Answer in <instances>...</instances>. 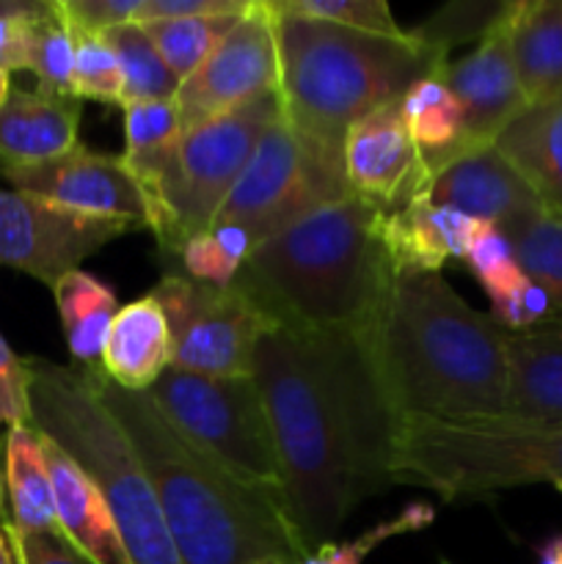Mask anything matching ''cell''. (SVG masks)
I'll return each instance as SVG.
<instances>
[{
	"label": "cell",
	"mask_w": 562,
	"mask_h": 564,
	"mask_svg": "<svg viewBox=\"0 0 562 564\" xmlns=\"http://www.w3.org/2000/svg\"><path fill=\"white\" fill-rule=\"evenodd\" d=\"M281 471V510L303 551L331 543L358 501L391 488L402 419L364 334L268 328L253 352Z\"/></svg>",
	"instance_id": "6da1fadb"
},
{
	"label": "cell",
	"mask_w": 562,
	"mask_h": 564,
	"mask_svg": "<svg viewBox=\"0 0 562 564\" xmlns=\"http://www.w3.org/2000/svg\"><path fill=\"white\" fill-rule=\"evenodd\" d=\"M86 372L147 468L182 564L303 562L306 551L279 496L246 485L204 455L158 411L147 391L121 389L99 367Z\"/></svg>",
	"instance_id": "7a4b0ae2"
},
{
	"label": "cell",
	"mask_w": 562,
	"mask_h": 564,
	"mask_svg": "<svg viewBox=\"0 0 562 564\" xmlns=\"http://www.w3.org/2000/svg\"><path fill=\"white\" fill-rule=\"evenodd\" d=\"M364 336L400 419L507 416L505 328L468 306L441 273L395 275L380 317Z\"/></svg>",
	"instance_id": "3957f363"
},
{
	"label": "cell",
	"mask_w": 562,
	"mask_h": 564,
	"mask_svg": "<svg viewBox=\"0 0 562 564\" xmlns=\"http://www.w3.org/2000/svg\"><path fill=\"white\" fill-rule=\"evenodd\" d=\"M391 281L380 209L347 196L253 248L231 284L270 325L317 336L372 328Z\"/></svg>",
	"instance_id": "277c9868"
},
{
	"label": "cell",
	"mask_w": 562,
	"mask_h": 564,
	"mask_svg": "<svg viewBox=\"0 0 562 564\" xmlns=\"http://www.w3.org/2000/svg\"><path fill=\"white\" fill-rule=\"evenodd\" d=\"M279 44V97L284 121L309 141L345 158L347 130L444 61L411 36H378L287 14L270 0Z\"/></svg>",
	"instance_id": "5b68a950"
},
{
	"label": "cell",
	"mask_w": 562,
	"mask_h": 564,
	"mask_svg": "<svg viewBox=\"0 0 562 564\" xmlns=\"http://www.w3.org/2000/svg\"><path fill=\"white\" fill-rule=\"evenodd\" d=\"M31 427L64 449L102 490L130 564H182L149 474L83 367L25 358Z\"/></svg>",
	"instance_id": "8992f818"
},
{
	"label": "cell",
	"mask_w": 562,
	"mask_h": 564,
	"mask_svg": "<svg viewBox=\"0 0 562 564\" xmlns=\"http://www.w3.org/2000/svg\"><path fill=\"white\" fill-rule=\"evenodd\" d=\"M389 474L391 485L430 488L444 501L521 485L562 488V424L402 419Z\"/></svg>",
	"instance_id": "52a82bcc"
},
{
	"label": "cell",
	"mask_w": 562,
	"mask_h": 564,
	"mask_svg": "<svg viewBox=\"0 0 562 564\" xmlns=\"http://www.w3.org/2000/svg\"><path fill=\"white\" fill-rule=\"evenodd\" d=\"M281 116L279 91H270L182 132L180 141L163 152L141 160L121 158L141 187L147 229H152L163 262L174 259L191 237L213 226L259 141Z\"/></svg>",
	"instance_id": "ba28073f"
},
{
	"label": "cell",
	"mask_w": 562,
	"mask_h": 564,
	"mask_svg": "<svg viewBox=\"0 0 562 564\" xmlns=\"http://www.w3.org/2000/svg\"><path fill=\"white\" fill-rule=\"evenodd\" d=\"M158 411L204 455L281 501V471L262 391L251 378H213L169 367L147 391Z\"/></svg>",
	"instance_id": "9c48e42d"
},
{
	"label": "cell",
	"mask_w": 562,
	"mask_h": 564,
	"mask_svg": "<svg viewBox=\"0 0 562 564\" xmlns=\"http://www.w3.org/2000/svg\"><path fill=\"white\" fill-rule=\"evenodd\" d=\"M353 196L345 158L292 130L281 116L259 141L209 229L237 231L253 248L312 215Z\"/></svg>",
	"instance_id": "30bf717a"
},
{
	"label": "cell",
	"mask_w": 562,
	"mask_h": 564,
	"mask_svg": "<svg viewBox=\"0 0 562 564\" xmlns=\"http://www.w3.org/2000/svg\"><path fill=\"white\" fill-rule=\"evenodd\" d=\"M149 295L169 323L171 367L213 378H251L253 352L273 325L235 284H204L163 268Z\"/></svg>",
	"instance_id": "8fae6325"
},
{
	"label": "cell",
	"mask_w": 562,
	"mask_h": 564,
	"mask_svg": "<svg viewBox=\"0 0 562 564\" xmlns=\"http://www.w3.org/2000/svg\"><path fill=\"white\" fill-rule=\"evenodd\" d=\"M141 226L88 215L20 191H0V268L20 270L53 290L83 259Z\"/></svg>",
	"instance_id": "7c38bea8"
},
{
	"label": "cell",
	"mask_w": 562,
	"mask_h": 564,
	"mask_svg": "<svg viewBox=\"0 0 562 564\" xmlns=\"http://www.w3.org/2000/svg\"><path fill=\"white\" fill-rule=\"evenodd\" d=\"M279 77L273 9L270 0H251L204 64L180 83L174 102L182 132L231 113L262 94L279 91Z\"/></svg>",
	"instance_id": "4fadbf2b"
},
{
	"label": "cell",
	"mask_w": 562,
	"mask_h": 564,
	"mask_svg": "<svg viewBox=\"0 0 562 564\" xmlns=\"http://www.w3.org/2000/svg\"><path fill=\"white\" fill-rule=\"evenodd\" d=\"M11 191L47 198L88 215L136 220L147 226V202L121 154L91 152L83 143L36 165L0 169Z\"/></svg>",
	"instance_id": "5bb4252c"
},
{
	"label": "cell",
	"mask_w": 562,
	"mask_h": 564,
	"mask_svg": "<svg viewBox=\"0 0 562 564\" xmlns=\"http://www.w3.org/2000/svg\"><path fill=\"white\" fill-rule=\"evenodd\" d=\"M345 176L353 196L395 213L430 187V171L408 132L400 102L358 119L345 138Z\"/></svg>",
	"instance_id": "9a60e30c"
},
{
	"label": "cell",
	"mask_w": 562,
	"mask_h": 564,
	"mask_svg": "<svg viewBox=\"0 0 562 564\" xmlns=\"http://www.w3.org/2000/svg\"><path fill=\"white\" fill-rule=\"evenodd\" d=\"M512 14L472 53L457 61L450 58L444 66L446 86L463 108L472 152L494 147L496 138L529 108L512 58Z\"/></svg>",
	"instance_id": "2e32d148"
},
{
	"label": "cell",
	"mask_w": 562,
	"mask_h": 564,
	"mask_svg": "<svg viewBox=\"0 0 562 564\" xmlns=\"http://www.w3.org/2000/svg\"><path fill=\"white\" fill-rule=\"evenodd\" d=\"M424 198L435 207L455 209L496 229L543 207L532 187L496 147L474 149L452 160L430 180Z\"/></svg>",
	"instance_id": "e0dca14e"
},
{
	"label": "cell",
	"mask_w": 562,
	"mask_h": 564,
	"mask_svg": "<svg viewBox=\"0 0 562 564\" xmlns=\"http://www.w3.org/2000/svg\"><path fill=\"white\" fill-rule=\"evenodd\" d=\"M483 226L422 196L395 213H380V240L395 275L439 273L450 259H466Z\"/></svg>",
	"instance_id": "ac0fdd59"
},
{
	"label": "cell",
	"mask_w": 562,
	"mask_h": 564,
	"mask_svg": "<svg viewBox=\"0 0 562 564\" xmlns=\"http://www.w3.org/2000/svg\"><path fill=\"white\" fill-rule=\"evenodd\" d=\"M507 416L562 424V317L505 330Z\"/></svg>",
	"instance_id": "d6986e66"
},
{
	"label": "cell",
	"mask_w": 562,
	"mask_h": 564,
	"mask_svg": "<svg viewBox=\"0 0 562 564\" xmlns=\"http://www.w3.org/2000/svg\"><path fill=\"white\" fill-rule=\"evenodd\" d=\"M80 99L39 88H11L0 108V169L36 165L66 154L77 143Z\"/></svg>",
	"instance_id": "ffe728a7"
},
{
	"label": "cell",
	"mask_w": 562,
	"mask_h": 564,
	"mask_svg": "<svg viewBox=\"0 0 562 564\" xmlns=\"http://www.w3.org/2000/svg\"><path fill=\"white\" fill-rule=\"evenodd\" d=\"M42 449L50 482H53L55 516H58L61 532L97 564H130V556L121 545L114 516H110L97 482L44 435Z\"/></svg>",
	"instance_id": "44dd1931"
},
{
	"label": "cell",
	"mask_w": 562,
	"mask_h": 564,
	"mask_svg": "<svg viewBox=\"0 0 562 564\" xmlns=\"http://www.w3.org/2000/svg\"><path fill=\"white\" fill-rule=\"evenodd\" d=\"M171 367V334L152 295L119 308L105 341L99 369L127 391H149Z\"/></svg>",
	"instance_id": "7402d4cb"
},
{
	"label": "cell",
	"mask_w": 562,
	"mask_h": 564,
	"mask_svg": "<svg viewBox=\"0 0 562 564\" xmlns=\"http://www.w3.org/2000/svg\"><path fill=\"white\" fill-rule=\"evenodd\" d=\"M463 262L485 286L494 306L490 317L505 330H527L545 319H554V308L545 292L518 268L510 242L496 226H483Z\"/></svg>",
	"instance_id": "603a6c76"
},
{
	"label": "cell",
	"mask_w": 562,
	"mask_h": 564,
	"mask_svg": "<svg viewBox=\"0 0 562 564\" xmlns=\"http://www.w3.org/2000/svg\"><path fill=\"white\" fill-rule=\"evenodd\" d=\"M543 209L562 218V97L529 105L494 143Z\"/></svg>",
	"instance_id": "cb8c5ba5"
},
{
	"label": "cell",
	"mask_w": 562,
	"mask_h": 564,
	"mask_svg": "<svg viewBox=\"0 0 562 564\" xmlns=\"http://www.w3.org/2000/svg\"><path fill=\"white\" fill-rule=\"evenodd\" d=\"M3 485L9 527L14 532H55L53 482L44 460L42 435L31 424L9 427L3 441Z\"/></svg>",
	"instance_id": "d4e9b609"
},
{
	"label": "cell",
	"mask_w": 562,
	"mask_h": 564,
	"mask_svg": "<svg viewBox=\"0 0 562 564\" xmlns=\"http://www.w3.org/2000/svg\"><path fill=\"white\" fill-rule=\"evenodd\" d=\"M512 58L529 105L562 97V0H518Z\"/></svg>",
	"instance_id": "484cf974"
},
{
	"label": "cell",
	"mask_w": 562,
	"mask_h": 564,
	"mask_svg": "<svg viewBox=\"0 0 562 564\" xmlns=\"http://www.w3.org/2000/svg\"><path fill=\"white\" fill-rule=\"evenodd\" d=\"M444 64L413 83L400 99L402 119L408 132L428 165L430 176L439 174L452 160L472 152L466 143V124H463V108L450 91L444 80Z\"/></svg>",
	"instance_id": "4316f807"
},
{
	"label": "cell",
	"mask_w": 562,
	"mask_h": 564,
	"mask_svg": "<svg viewBox=\"0 0 562 564\" xmlns=\"http://www.w3.org/2000/svg\"><path fill=\"white\" fill-rule=\"evenodd\" d=\"M53 295L75 367H99L110 325L121 308L114 290L86 270H75L53 286Z\"/></svg>",
	"instance_id": "83f0119b"
},
{
	"label": "cell",
	"mask_w": 562,
	"mask_h": 564,
	"mask_svg": "<svg viewBox=\"0 0 562 564\" xmlns=\"http://www.w3.org/2000/svg\"><path fill=\"white\" fill-rule=\"evenodd\" d=\"M516 262L549 297L554 317H562V218L549 209H532L499 226Z\"/></svg>",
	"instance_id": "f1b7e54d"
},
{
	"label": "cell",
	"mask_w": 562,
	"mask_h": 564,
	"mask_svg": "<svg viewBox=\"0 0 562 564\" xmlns=\"http://www.w3.org/2000/svg\"><path fill=\"white\" fill-rule=\"evenodd\" d=\"M518 0H452L408 36L428 53L450 58V50L463 42H483L516 11Z\"/></svg>",
	"instance_id": "f546056e"
},
{
	"label": "cell",
	"mask_w": 562,
	"mask_h": 564,
	"mask_svg": "<svg viewBox=\"0 0 562 564\" xmlns=\"http://www.w3.org/2000/svg\"><path fill=\"white\" fill-rule=\"evenodd\" d=\"M105 42L119 61L121 83H125V105L138 99H174L180 80L165 66L141 22H125L102 33Z\"/></svg>",
	"instance_id": "4dcf8cb0"
},
{
	"label": "cell",
	"mask_w": 562,
	"mask_h": 564,
	"mask_svg": "<svg viewBox=\"0 0 562 564\" xmlns=\"http://www.w3.org/2000/svg\"><path fill=\"white\" fill-rule=\"evenodd\" d=\"M240 14L224 17H187V20H160L141 22L165 66L174 72L176 80H187L209 53L220 44V39L235 28Z\"/></svg>",
	"instance_id": "1f68e13d"
},
{
	"label": "cell",
	"mask_w": 562,
	"mask_h": 564,
	"mask_svg": "<svg viewBox=\"0 0 562 564\" xmlns=\"http://www.w3.org/2000/svg\"><path fill=\"white\" fill-rule=\"evenodd\" d=\"M72 69H75V36L61 17L55 0H44L33 20L31 66L36 75L39 91L55 97H75L72 94Z\"/></svg>",
	"instance_id": "d6a6232c"
},
{
	"label": "cell",
	"mask_w": 562,
	"mask_h": 564,
	"mask_svg": "<svg viewBox=\"0 0 562 564\" xmlns=\"http://www.w3.org/2000/svg\"><path fill=\"white\" fill-rule=\"evenodd\" d=\"M75 99H94L125 108V83L114 50L97 33L75 36V69H72Z\"/></svg>",
	"instance_id": "836d02e7"
},
{
	"label": "cell",
	"mask_w": 562,
	"mask_h": 564,
	"mask_svg": "<svg viewBox=\"0 0 562 564\" xmlns=\"http://www.w3.org/2000/svg\"><path fill=\"white\" fill-rule=\"evenodd\" d=\"M125 113V160H141L174 147L182 138L180 110L174 99H138L121 108Z\"/></svg>",
	"instance_id": "e575fe53"
},
{
	"label": "cell",
	"mask_w": 562,
	"mask_h": 564,
	"mask_svg": "<svg viewBox=\"0 0 562 564\" xmlns=\"http://www.w3.org/2000/svg\"><path fill=\"white\" fill-rule=\"evenodd\" d=\"M281 11L378 36H406L383 0H275Z\"/></svg>",
	"instance_id": "d590c367"
},
{
	"label": "cell",
	"mask_w": 562,
	"mask_h": 564,
	"mask_svg": "<svg viewBox=\"0 0 562 564\" xmlns=\"http://www.w3.org/2000/svg\"><path fill=\"white\" fill-rule=\"evenodd\" d=\"M433 521V505L417 501V505H408L400 516L375 523L372 529H367L361 538L350 540V543H334V540H331V543H323L320 549H314L312 554L303 556L301 564H364V560H367L378 545H383L386 540L400 538V534L422 532V529H428Z\"/></svg>",
	"instance_id": "8d00e7d4"
},
{
	"label": "cell",
	"mask_w": 562,
	"mask_h": 564,
	"mask_svg": "<svg viewBox=\"0 0 562 564\" xmlns=\"http://www.w3.org/2000/svg\"><path fill=\"white\" fill-rule=\"evenodd\" d=\"M163 264L165 268H174L180 270V273L191 275V279L215 286H229L242 268V264L226 251V246L213 235V231H202V235L191 237V240L180 248V253Z\"/></svg>",
	"instance_id": "74e56055"
},
{
	"label": "cell",
	"mask_w": 562,
	"mask_h": 564,
	"mask_svg": "<svg viewBox=\"0 0 562 564\" xmlns=\"http://www.w3.org/2000/svg\"><path fill=\"white\" fill-rule=\"evenodd\" d=\"M55 3L72 36L77 33L102 36L110 28L136 22L138 9H141V0H55Z\"/></svg>",
	"instance_id": "f35d334b"
},
{
	"label": "cell",
	"mask_w": 562,
	"mask_h": 564,
	"mask_svg": "<svg viewBox=\"0 0 562 564\" xmlns=\"http://www.w3.org/2000/svg\"><path fill=\"white\" fill-rule=\"evenodd\" d=\"M44 0H20L14 9L0 11V69L20 72L31 66L33 20Z\"/></svg>",
	"instance_id": "ab89813d"
},
{
	"label": "cell",
	"mask_w": 562,
	"mask_h": 564,
	"mask_svg": "<svg viewBox=\"0 0 562 564\" xmlns=\"http://www.w3.org/2000/svg\"><path fill=\"white\" fill-rule=\"evenodd\" d=\"M9 532L11 545H14L17 562L20 564H97L91 556L83 554L61 529L55 532Z\"/></svg>",
	"instance_id": "60d3db41"
},
{
	"label": "cell",
	"mask_w": 562,
	"mask_h": 564,
	"mask_svg": "<svg viewBox=\"0 0 562 564\" xmlns=\"http://www.w3.org/2000/svg\"><path fill=\"white\" fill-rule=\"evenodd\" d=\"M28 367L25 358L17 356L0 334V419L9 427L31 424V402H28Z\"/></svg>",
	"instance_id": "b9f144b4"
},
{
	"label": "cell",
	"mask_w": 562,
	"mask_h": 564,
	"mask_svg": "<svg viewBox=\"0 0 562 564\" xmlns=\"http://www.w3.org/2000/svg\"><path fill=\"white\" fill-rule=\"evenodd\" d=\"M251 0H141L136 22L187 20V17L242 14Z\"/></svg>",
	"instance_id": "7bdbcfd3"
},
{
	"label": "cell",
	"mask_w": 562,
	"mask_h": 564,
	"mask_svg": "<svg viewBox=\"0 0 562 564\" xmlns=\"http://www.w3.org/2000/svg\"><path fill=\"white\" fill-rule=\"evenodd\" d=\"M538 564H562V534L551 538L549 543H545L543 549H540Z\"/></svg>",
	"instance_id": "ee69618b"
},
{
	"label": "cell",
	"mask_w": 562,
	"mask_h": 564,
	"mask_svg": "<svg viewBox=\"0 0 562 564\" xmlns=\"http://www.w3.org/2000/svg\"><path fill=\"white\" fill-rule=\"evenodd\" d=\"M0 564H20L17 562L14 545H11V538L9 532H6L3 523H0Z\"/></svg>",
	"instance_id": "f6af8a7d"
},
{
	"label": "cell",
	"mask_w": 562,
	"mask_h": 564,
	"mask_svg": "<svg viewBox=\"0 0 562 564\" xmlns=\"http://www.w3.org/2000/svg\"><path fill=\"white\" fill-rule=\"evenodd\" d=\"M0 523L9 527V507H6V485H3V474H0Z\"/></svg>",
	"instance_id": "bcb514c9"
},
{
	"label": "cell",
	"mask_w": 562,
	"mask_h": 564,
	"mask_svg": "<svg viewBox=\"0 0 562 564\" xmlns=\"http://www.w3.org/2000/svg\"><path fill=\"white\" fill-rule=\"evenodd\" d=\"M11 94V80H9V72L0 69V108H3V102L9 99Z\"/></svg>",
	"instance_id": "7dc6e473"
},
{
	"label": "cell",
	"mask_w": 562,
	"mask_h": 564,
	"mask_svg": "<svg viewBox=\"0 0 562 564\" xmlns=\"http://www.w3.org/2000/svg\"><path fill=\"white\" fill-rule=\"evenodd\" d=\"M17 3H20V0H0V11H9V9H14Z\"/></svg>",
	"instance_id": "c3c4849f"
},
{
	"label": "cell",
	"mask_w": 562,
	"mask_h": 564,
	"mask_svg": "<svg viewBox=\"0 0 562 564\" xmlns=\"http://www.w3.org/2000/svg\"><path fill=\"white\" fill-rule=\"evenodd\" d=\"M441 564H450V562H441Z\"/></svg>",
	"instance_id": "681fc988"
},
{
	"label": "cell",
	"mask_w": 562,
	"mask_h": 564,
	"mask_svg": "<svg viewBox=\"0 0 562 564\" xmlns=\"http://www.w3.org/2000/svg\"><path fill=\"white\" fill-rule=\"evenodd\" d=\"M0 422H3V419H0Z\"/></svg>",
	"instance_id": "f907efd6"
}]
</instances>
